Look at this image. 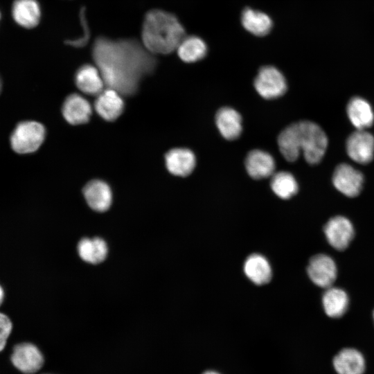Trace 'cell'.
Masks as SVG:
<instances>
[{"label": "cell", "instance_id": "1", "mask_svg": "<svg viewBox=\"0 0 374 374\" xmlns=\"http://www.w3.org/2000/svg\"><path fill=\"white\" fill-rule=\"evenodd\" d=\"M154 55L134 39L101 36L92 46V57L105 85L122 95L133 94L141 78L153 71L157 64Z\"/></svg>", "mask_w": 374, "mask_h": 374}, {"label": "cell", "instance_id": "2", "mask_svg": "<svg viewBox=\"0 0 374 374\" xmlns=\"http://www.w3.org/2000/svg\"><path fill=\"white\" fill-rule=\"evenodd\" d=\"M279 151L288 161H295L303 152L305 161L317 164L323 159L327 148L328 137L317 123L301 121L287 126L277 139Z\"/></svg>", "mask_w": 374, "mask_h": 374}, {"label": "cell", "instance_id": "3", "mask_svg": "<svg viewBox=\"0 0 374 374\" xmlns=\"http://www.w3.org/2000/svg\"><path fill=\"white\" fill-rule=\"evenodd\" d=\"M184 37V26L175 15L159 9L146 13L142 24L141 43L151 53H170L176 51Z\"/></svg>", "mask_w": 374, "mask_h": 374}, {"label": "cell", "instance_id": "4", "mask_svg": "<svg viewBox=\"0 0 374 374\" xmlns=\"http://www.w3.org/2000/svg\"><path fill=\"white\" fill-rule=\"evenodd\" d=\"M45 128L39 123L26 121L19 123L10 136L12 149L18 154L35 152L45 138Z\"/></svg>", "mask_w": 374, "mask_h": 374}, {"label": "cell", "instance_id": "5", "mask_svg": "<svg viewBox=\"0 0 374 374\" xmlns=\"http://www.w3.org/2000/svg\"><path fill=\"white\" fill-rule=\"evenodd\" d=\"M258 94L265 99H274L283 96L287 90L283 74L274 66L261 67L253 82Z\"/></svg>", "mask_w": 374, "mask_h": 374}, {"label": "cell", "instance_id": "6", "mask_svg": "<svg viewBox=\"0 0 374 374\" xmlns=\"http://www.w3.org/2000/svg\"><path fill=\"white\" fill-rule=\"evenodd\" d=\"M307 272L313 283L322 288L332 286L337 275L334 260L326 254H317L310 260Z\"/></svg>", "mask_w": 374, "mask_h": 374}, {"label": "cell", "instance_id": "7", "mask_svg": "<svg viewBox=\"0 0 374 374\" xmlns=\"http://www.w3.org/2000/svg\"><path fill=\"white\" fill-rule=\"evenodd\" d=\"M12 364L21 372L32 374L43 366L44 359L42 352L31 343L17 344L10 356Z\"/></svg>", "mask_w": 374, "mask_h": 374}, {"label": "cell", "instance_id": "8", "mask_svg": "<svg viewBox=\"0 0 374 374\" xmlns=\"http://www.w3.org/2000/svg\"><path fill=\"white\" fill-rule=\"evenodd\" d=\"M332 179L335 188L349 197L357 196L364 183V177L360 171L348 163L338 165L335 169Z\"/></svg>", "mask_w": 374, "mask_h": 374}, {"label": "cell", "instance_id": "9", "mask_svg": "<svg viewBox=\"0 0 374 374\" xmlns=\"http://www.w3.org/2000/svg\"><path fill=\"white\" fill-rule=\"evenodd\" d=\"M346 152L354 161L366 164L374 157V136L366 130H357L346 140Z\"/></svg>", "mask_w": 374, "mask_h": 374}, {"label": "cell", "instance_id": "10", "mask_svg": "<svg viewBox=\"0 0 374 374\" xmlns=\"http://www.w3.org/2000/svg\"><path fill=\"white\" fill-rule=\"evenodd\" d=\"M324 233L328 243L337 250H344L352 241L355 231L351 222L337 215L330 218L324 226Z\"/></svg>", "mask_w": 374, "mask_h": 374}, {"label": "cell", "instance_id": "11", "mask_svg": "<svg viewBox=\"0 0 374 374\" xmlns=\"http://www.w3.org/2000/svg\"><path fill=\"white\" fill-rule=\"evenodd\" d=\"M275 160L268 152L253 150L245 159V168L249 175L255 179L271 177L275 172Z\"/></svg>", "mask_w": 374, "mask_h": 374}, {"label": "cell", "instance_id": "12", "mask_svg": "<svg viewBox=\"0 0 374 374\" xmlns=\"http://www.w3.org/2000/svg\"><path fill=\"white\" fill-rule=\"evenodd\" d=\"M83 195L88 205L96 211L104 212L112 204L110 187L103 181L95 179L89 181L83 188Z\"/></svg>", "mask_w": 374, "mask_h": 374}, {"label": "cell", "instance_id": "13", "mask_svg": "<svg viewBox=\"0 0 374 374\" xmlns=\"http://www.w3.org/2000/svg\"><path fill=\"white\" fill-rule=\"evenodd\" d=\"M168 170L174 175L186 177L189 175L196 165L194 153L187 148H174L165 157Z\"/></svg>", "mask_w": 374, "mask_h": 374}, {"label": "cell", "instance_id": "14", "mask_svg": "<svg viewBox=\"0 0 374 374\" xmlns=\"http://www.w3.org/2000/svg\"><path fill=\"white\" fill-rule=\"evenodd\" d=\"M117 91L107 88L98 95L94 107L100 116L108 121L116 119L123 112L124 102Z\"/></svg>", "mask_w": 374, "mask_h": 374}, {"label": "cell", "instance_id": "15", "mask_svg": "<svg viewBox=\"0 0 374 374\" xmlns=\"http://www.w3.org/2000/svg\"><path fill=\"white\" fill-rule=\"evenodd\" d=\"M91 113L89 103L77 93L69 96L62 106V114L65 120L74 125L87 123Z\"/></svg>", "mask_w": 374, "mask_h": 374}, {"label": "cell", "instance_id": "16", "mask_svg": "<svg viewBox=\"0 0 374 374\" xmlns=\"http://www.w3.org/2000/svg\"><path fill=\"white\" fill-rule=\"evenodd\" d=\"M75 82L78 88L89 95H98L103 91L105 82L96 66L84 64L76 71Z\"/></svg>", "mask_w": 374, "mask_h": 374}, {"label": "cell", "instance_id": "17", "mask_svg": "<svg viewBox=\"0 0 374 374\" xmlns=\"http://www.w3.org/2000/svg\"><path fill=\"white\" fill-rule=\"evenodd\" d=\"M41 8L37 0H15L12 7L14 20L26 28L37 26L41 19Z\"/></svg>", "mask_w": 374, "mask_h": 374}, {"label": "cell", "instance_id": "18", "mask_svg": "<svg viewBox=\"0 0 374 374\" xmlns=\"http://www.w3.org/2000/svg\"><path fill=\"white\" fill-rule=\"evenodd\" d=\"M215 123L221 135L227 140H235L241 134L242 117L233 108L220 109L215 115Z\"/></svg>", "mask_w": 374, "mask_h": 374}, {"label": "cell", "instance_id": "19", "mask_svg": "<svg viewBox=\"0 0 374 374\" xmlns=\"http://www.w3.org/2000/svg\"><path fill=\"white\" fill-rule=\"evenodd\" d=\"M348 117L357 130H366L374 122L373 110L369 103L360 97H353L347 105Z\"/></svg>", "mask_w": 374, "mask_h": 374}, {"label": "cell", "instance_id": "20", "mask_svg": "<svg viewBox=\"0 0 374 374\" xmlns=\"http://www.w3.org/2000/svg\"><path fill=\"white\" fill-rule=\"evenodd\" d=\"M333 366L338 374H363L365 361L360 352L354 348H344L333 359Z\"/></svg>", "mask_w": 374, "mask_h": 374}, {"label": "cell", "instance_id": "21", "mask_svg": "<svg viewBox=\"0 0 374 374\" xmlns=\"http://www.w3.org/2000/svg\"><path fill=\"white\" fill-rule=\"evenodd\" d=\"M241 23L247 31L258 37L267 35L273 27V21L267 14L250 8L242 12Z\"/></svg>", "mask_w": 374, "mask_h": 374}, {"label": "cell", "instance_id": "22", "mask_svg": "<svg viewBox=\"0 0 374 374\" xmlns=\"http://www.w3.org/2000/svg\"><path fill=\"white\" fill-rule=\"evenodd\" d=\"M246 276L258 285L266 284L271 278V269L265 257L258 253L250 255L243 267Z\"/></svg>", "mask_w": 374, "mask_h": 374}, {"label": "cell", "instance_id": "23", "mask_svg": "<svg viewBox=\"0 0 374 374\" xmlns=\"http://www.w3.org/2000/svg\"><path fill=\"white\" fill-rule=\"evenodd\" d=\"M349 298L342 289L330 287L322 296V304L326 314L331 318H339L347 311Z\"/></svg>", "mask_w": 374, "mask_h": 374}, {"label": "cell", "instance_id": "24", "mask_svg": "<svg viewBox=\"0 0 374 374\" xmlns=\"http://www.w3.org/2000/svg\"><path fill=\"white\" fill-rule=\"evenodd\" d=\"M179 57L187 63H193L202 60L207 54L206 42L195 35L185 36L177 49Z\"/></svg>", "mask_w": 374, "mask_h": 374}, {"label": "cell", "instance_id": "25", "mask_svg": "<svg viewBox=\"0 0 374 374\" xmlns=\"http://www.w3.org/2000/svg\"><path fill=\"white\" fill-rule=\"evenodd\" d=\"M80 257L85 262L97 264L107 257L108 248L106 242L100 238H83L78 244Z\"/></svg>", "mask_w": 374, "mask_h": 374}, {"label": "cell", "instance_id": "26", "mask_svg": "<svg viewBox=\"0 0 374 374\" xmlns=\"http://www.w3.org/2000/svg\"><path fill=\"white\" fill-rule=\"evenodd\" d=\"M271 188L280 198L287 199L296 194L299 186L294 177L288 172H274L271 176Z\"/></svg>", "mask_w": 374, "mask_h": 374}, {"label": "cell", "instance_id": "27", "mask_svg": "<svg viewBox=\"0 0 374 374\" xmlns=\"http://www.w3.org/2000/svg\"><path fill=\"white\" fill-rule=\"evenodd\" d=\"M80 20L83 31L82 35L75 39H68L65 41V43L67 45L76 48L82 47L87 45L90 37L84 7H82L80 10Z\"/></svg>", "mask_w": 374, "mask_h": 374}, {"label": "cell", "instance_id": "28", "mask_svg": "<svg viewBox=\"0 0 374 374\" xmlns=\"http://www.w3.org/2000/svg\"><path fill=\"white\" fill-rule=\"evenodd\" d=\"M12 330V323L9 318L0 313V352L3 350Z\"/></svg>", "mask_w": 374, "mask_h": 374}, {"label": "cell", "instance_id": "29", "mask_svg": "<svg viewBox=\"0 0 374 374\" xmlns=\"http://www.w3.org/2000/svg\"><path fill=\"white\" fill-rule=\"evenodd\" d=\"M3 289L2 287L0 286V305L3 302Z\"/></svg>", "mask_w": 374, "mask_h": 374}, {"label": "cell", "instance_id": "30", "mask_svg": "<svg viewBox=\"0 0 374 374\" xmlns=\"http://www.w3.org/2000/svg\"><path fill=\"white\" fill-rule=\"evenodd\" d=\"M203 374H220V373L215 371H206Z\"/></svg>", "mask_w": 374, "mask_h": 374}, {"label": "cell", "instance_id": "31", "mask_svg": "<svg viewBox=\"0 0 374 374\" xmlns=\"http://www.w3.org/2000/svg\"><path fill=\"white\" fill-rule=\"evenodd\" d=\"M1 80H0V91H1Z\"/></svg>", "mask_w": 374, "mask_h": 374}, {"label": "cell", "instance_id": "32", "mask_svg": "<svg viewBox=\"0 0 374 374\" xmlns=\"http://www.w3.org/2000/svg\"><path fill=\"white\" fill-rule=\"evenodd\" d=\"M373 319H374V311H373Z\"/></svg>", "mask_w": 374, "mask_h": 374}, {"label": "cell", "instance_id": "33", "mask_svg": "<svg viewBox=\"0 0 374 374\" xmlns=\"http://www.w3.org/2000/svg\"><path fill=\"white\" fill-rule=\"evenodd\" d=\"M0 19H1V13H0Z\"/></svg>", "mask_w": 374, "mask_h": 374}]
</instances>
